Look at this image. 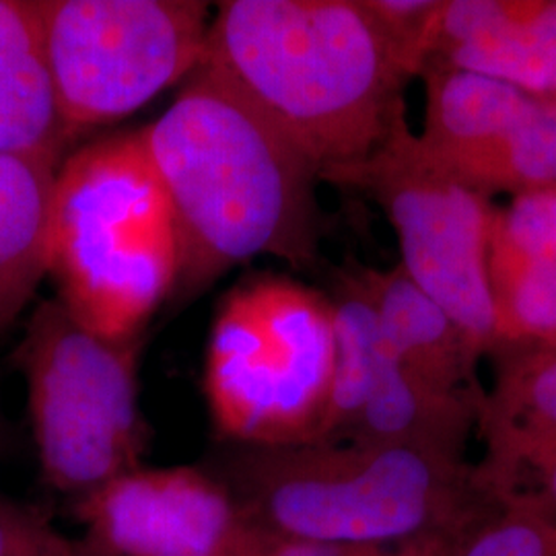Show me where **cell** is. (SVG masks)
<instances>
[{
  "label": "cell",
  "mask_w": 556,
  "mask_h": 556,
  "mask_svg": "<svg viewBox=\"0 0 556 556\" xmlns=\"http://www.w3.org/2000/svg\"><path fill=\"white\" fill-rule=\"evenodd\" d=\"M140 132L178 231L181 301L260 256L318 258L316 165L219 75L199 66Z\"/></svg>",
  "instance_id": "obj_1"
},
{
  "label": "cell",
  "mask_w": 556,
  "mask_h": 556,
  "mask_svg": "<svg viewBox=\"0 0 556 556\" xmlns=\"http://www.w3.org/2000/svg\"><path fill=\"white\" fill-rule=\"evenodd\" d=\"M204 68L291 140L321 176L365 160L410 79L365 0H227Z\"/></svg>",
  "instance_id": "obj_2"
},
{
  "label": "cell",
  "mask_w": 556,
  "mask_h": 556,
  "mask_svg": "<svg viewBox=\"0 0 556 556\" xmlns=\"http://www.w3.org/2000/svg\"><path fill=\"white\" fill-rule=\"evenodd\" d=\"M48 275L60 303L110 340L142 338L174 295L178 231L140 128L87 142L60 163Z\"/></svg>",
  "instance_id": "obj_3"
},
{
  "label": "cell",
  "mask_w": 556,
  "mask_h": 556,
  "mask_svg": "<svg viewBox=\"0 0 556 556\" xmlns=\"http://www.w3.org/2000/svg\"><path fill=\"white\" fill-rule=\"evenodd\" d=\"M445 452L413 443H223L204 468L264 534L381 546L417 536L438 505Z\"/></svg>",
  "instance_id": "obj_4"
},
{
  "label": "cell",
  "mask_w": 556,
  "mask_h": 556,
  "mask_svg": "<svg viewBox=\"0 0 556 556\" xmlns=\"http://www.w3.org/2000/svg\"><path fill=\"white\" fill-rule=\"evenodd\" d=\"M334 376L332 307L298 280L236 285L213 321L204 394L223 443L287 447L324 435Z\"/></svg>",
  "instance_id": "obj_5"
},
{
  "label": "cell",
  "mask_w": 556,
  "mask_h": 556,
  "mask_svg": "<svg viewBox=\"0 0 556 556\" xmlns=\"http://www.w3.org/2000/svg\"><path fill=\"white\" fill-rule=\"evenodd\" d=\"M140 340L91 332L56 298L27 319L11 358L27 383L41 477L60 493L79 498L142 466Z\"/></svg>",
  "instance_id": "obj_6"
},
{
  "label": "cell",
  "mask_w": 556,
  "mask_h": 556,
  "mask_svg": "<svg viewBox=\"0 0 556 556\" xmlns=\"http://www.w3.org/2000/svg\"><path fill=\"white\" fill-rule=\"evenodd\" d=\"M36 9L68 142L190 77L213 17L202 0H36Z\"/></svg>",
  "instance_id": "obj_7"
},
{
  "label": "cell",
  "mask_w": 556,
  "mask_h": 556,
  "mask_svg": "<svg viewBox=\"0 0 556 556\" xmlns=\"http://www.w3.org/2000/svg\"><path fill=\"white\" fill-rule=\"evenodd\" d=\"M321 181L376 200L396 231L404 275L477 351L501 342L489 280L493 206L427 155L406 110L365 160L332 169Z\"/></svg>",
  "instance_id": "obj_8"
},
{
  "label": "cell",
  "mask_w": 556,
  "mask_h": 556,
  "mask_svg": "<svg viewBox=\"0 0 556 556\" xmlns=\"http://www.w3.org/2000/svg\"><path fill=\"white\" fill-rule=\"evenodd\" d=\"M418 140L452 178L482 197L556 186V103L503 80L429 64Z\"/></svg>",
  "instance_id": "obj_9"
},
{
  "label": "cell",
  "mask_w": 556,
  "mask_h": 556,
  "mask_svg": "<svg viewBox=\"0 0 556 556\" xmlns=\"http://www.w3.org/2000/svg\"><path fill=\"white\" fill-rule=\"evenodd\" d=\"M75 505L83 556H260L273 538L204 466H140Z\"/></svg>",
  "instance_id": "obj_10"
},
{
  "label": "cell",
  "mask_w": 556,
  "mask_h": 556,
  "mask_svg": "<svg viewBox=\"0 0 556 556\" xmlns=\"http://www.w3.org/2000/svg\"><path fill=\"white\" fill-rule=\"evenodd\" d=\"M556 98V0H443L431 60Z\"/></svg>",
  "instance_id": "obj_11"
},
{
  "label": "cell",
  "mask_w": 556,
  "mask_h": 556,
  "mask_svg": "<svg viewBox=\"0 0 556 556\" xmlns=\"http://www.w3.org/2000/svg\"><path fill=\"white\" fill-rule=\"evenodd\" d=\"M489 280L501 342L556 349V186L493 208Z\"/></svg>",
  "instance_id": "obj_12"
},
{
  "label": "cell",
  "mask_w": 556,
  "mask_h": 556,
  "mask_svg": "<svg viewBox=\"0 0 556 556\" xmlns=\"http://www.w3.org/2000/svg\"><path fill=\"white\" fill-rule=\"evenodd\" d=\"M60 163L62 153L50 149L0 155V334L48 277Z\"/></svg>",
  "instance_id": "obj_13"
},
{
  "label": "cell",
  "mask_w": 556,
  "mask_h": 556,
  "mask_svg": "<svg viewBox=\"0 0 556 556\" xmlns=\"http://www.w3.org/2000/svg\"><path fill=\"white\" fill-rule=\"evenodd\" d=\"M361 278L378 314L388 351L413 376L431 388L454 394L478 351L433 299L427 298L404 270L363 268Z\"/></svg>",
  "instance_id": "obj_14"
},
{
  "label": "cell",
  "mask_w": 556,
  "mask_h": 556,
  "mask_svg": "<svg viewBox=\"0 0 556 556\" xmlns=\"http://www.w3.org/2000/svg\"><path fill=\"white\" fill-rule=\"evenodd\" d=\"M328 299L334 328V376L321 441H344L371 392L383 342L357 264L337 273Z\"/></svg>",
  "instance_id": "obj_15"
},
{
  "label": "cell",
  "mask_w": 556,
  "mask_h": 556,
  "mask_svg": "<svg viewBox=\"0 0 556 556\" xmlns=\"http://www.w3.org/2000/svg\"><path fill=\"white\" fill-rule=\"evenodd\" d=\"M498 443L542 462L556 450V353L532 358L503 390Z\"/></svg>",
  "instance_id": "obj_16"
},
{
  "label": "cell",
  "mask_w": 556,
  "mask_h": 556,
  "mask_svg": "<svg viewBox=\"0 0 556 556\" xmlns=\"http://www.w3.org/2000/svg\"><path fill=\"white\" fill-rule=\"evenodd\" d=\"M68 139L59 116L43 54L0 80V155L21 151H64Z\"/></svg>",
  "instance_id": "obj_17"
},
{
  "label": "cell",
  "mask_w": 556,
  "mask_h": 556,
  "mask_svg": "<svg viewBox=\"0 0 556 556\" xmlns=\"http://www.w3.org/2000/svg\"><path fill=\"white\" fill-rule=\"evenodd\" d=\"M0 556H83L38 507L0 495Z\"/></svg>",
  "instance_id": "obj_18"
},
{
  "label": "cell",
  "mask_w": 556,
  "mask_h": 556,
  "mask_svg": "<svg viewBox=\"0 0 556 556\" xmlns=\"http://www.w3.org/2000/svg\"><path fill=\"white\" fill-rule=\"evenodd\" d=\"M40 54L36 0H0V80Z\"/></svg>",
  "instance_id": "obj_19"
},
{
  "label": "cell",
  "mask_w": 556,
  "mask_h": 556,
  "mask_svg": "<svg viewBox=\"0 0 556 556\" xmlns=\"http://www.w3.org/2000/svg\"><path fill=\"white\" fill-rule=\"evenodd\" d=\"M464 556H556L555 538L526 521L501 523L478 536Z\"/></svg>",
  "instance_id": "obj_20"
},
{
  "label": "cell",
  "mask_w": 556,
  "mask_h": 556,
  "mask_svg": "<svg viewBox=\"0 0 556 556\" xmlns=\"http://www.w3.org/2000/svg\"><path fill=\"white\" fill-rule=\"evenodd\" d=\"M379 546H340L270 538L260 556H381Z\"/></svg>",
  "instance_id": "obj_21"
},
{
  "label": "cell",
  "mask_w": 556,
  "mask_h": 556,
  "mask_svg": "<svg viewBox=\"0 0 556 556\" xmlns=\"http://www.w3.org/2000/svg\"><path fill=\"white\" fill-rule=\"evenodd\" d=\"M540 466L544 468V478H546L548 493H551V497L556 501V450L551 456L546 457Z\"/></svg>",
  "instance_id": "obj_22"
},
{
  "label": "cell",
  "mask_w": 556,
  "mask_h": 556,
  "mask_svg": "<svg viewBox=\"0 0 556 556\" xmlns=\"http://www.w3.org/2000/svg\"><path fill=\"white\" fill-rule=\"evenodd\" d=\"M2 439H4V431H2V417H0V445H2Z\"/></svg>",
  "instance_id": "obj_23"
},
{
  "label": "cell",
  "mask_w": 556,
  "mask_h": 556,
  "mask_svg": "<svg viewBox=\"0 0 556 556\" xmlns=\"http://www.w3.org/2000/svg\"><path fill=\"white\" fill-rule=\"evenodd\" d=\"M553 101H555V103H556V98H555V100H553Z\"/></svg>",
  "instance_id": "obj_24"
}]
</instances>
